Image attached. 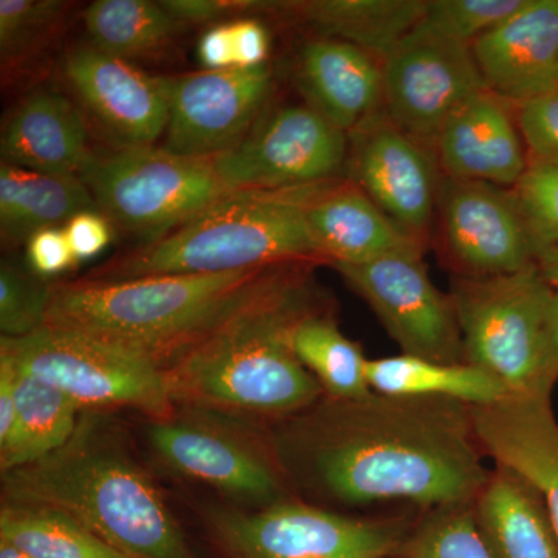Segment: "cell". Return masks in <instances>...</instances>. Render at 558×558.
Instances as JSON below:
<instances>
[{
  "mask_svg": "<svg viewBox=\"0 0 558 558\" xmlns=\"http://www.w3.org/2000/svg\"><path fill=\"white\" fill-rule=\"evenodd\" d=\"M286 481L344 506L472 502L490 475L472 409L447 399L323 396L269 444Z\"/></svg>",
  "mask_w": 558,
  "mask_h": 558,
  "instance_id": "obj_1",
  "label": "cell"
},
{
  "mask_svg": "<svg viewBox=\"0 0 558 558\" xmlns=\"http://www.w3.org/2000/svg\"><path fill=\"white\" fill-rule=\"evenodd\" d=\"M314 267H275L242 306L165 371L178 409L284 418L325 396L292 349L293 329L318 310Z\"/></svg>",
  "mask_w": 558,
  "mask_h": 558,
  "instance_id": "obj_2",
  "label": "cell"
},
{
  "mask_svg": "<svg viewBox=\"0 0 558 558\" xmlns=\"http://www.w3.org/2000/svg\"><path fill=\"white\" fill-rule=\"evenodd\" d=\"M5 502L65 513L130 558H199L119 428L84 411L64 447L2 473Z\"/></svg>",
  "mask_w": 558,
  "mask_h": 558,
  "instance_id": "obj_3",
  "label": "cell"
},
{
  "mask_svg": "<svg viewBox=\"0 0 558 558\" xmlns=\"http://www.w3.org/2000/svg\"><path fill=\"white\" fill-rule=\"evenodd\" d=\"M274 269L51 282L46 326L128 349L167 371Z\"/></svg>",
  "mask_w": 558,
  "mask_h": 558,
  "instance_id": "obj_4",
  "label": "cell"
},
{
  "mask_svg": "<svg viewBox=\"0 0 558 558\" xmlns=\"http://www.w3.org/2000/svg\"><path fill=\"white\" fill-rule=\"evenodd\" d=\"M288 264H328L312 240L293 190L241 191L87 278L216 275Z\"/></svg>",
  "mask_w": 558,
  "mask_h": 558,
  "instance_id": "obj_5",
  "label": "cell"
},
{
  "mask_svg": "<svg viewBox=\"0 0 558 558\" xmlns=\"http://www.w3.org/2000/svg\"><path fill=\"white\" fill-rule=\"evenodd\" d=\"M554 292L538 266L497 277L458 275L450 296L465 363L486 371L512 396H550L545 351Z\"/></svg>",
  "mask_w": 558,
  "mask_h": 558,
  "instance_id": "obj_6",
  "label": "cell"
},
{
  "mask_svg": "<svg viewBox=\"0 0 558 558\" xmlns=\"http://www.w3.org/2000/svg\"><path fill=\"white\" fill-rule=\"evenodd\" d=\"M80 179L110 223L145 242L159 240L234 194L215 160L179 156L163 146L94 154Z\"/></svg>",
  "mask_w": 558,
  "mask_h": 558,
  "instance_id": "obj_7",
  "label": "cell"
},
{
  "mask_svg": "<svg viewBox=\"0 0 558 558\" xmlns=\"http://www.w3.org/2000/svg\"><path fill=\"white\" fill-rule=\"evenodd\" d=\"M0 357L60 389L83 413L131 409L161 418L178 410L156 363L72 330L44 326L22 339L2 337Z\"/></svg>",
  "mask_w": 558,
  "mask_h": 558,
  "instance_id": "obj_8",
  "label": "cell"
},
{
  "mask_svg": "<svg viewBox=\"0 0 558 558\" xmlns=\"http://www.w3.org/2000/svg\"><path fill=\"white\" fill-rule=\"evenodd\" d=\"M208 537L226 558H385L398 556L413 523L357 519L288 499L263 509L213 508Z\"/></svg>",
  "mask_w": 558,
  "mask_h": 558,
  "instance_id": "obj_9",
  "label": "cell"
},
{
  "mask_svg": "<svg viewBox=\"0 0 558 558\" xmlns=\"http://www.w3.org/2000/svg\"><path fill=\"white\" fill-rule=\"evenodd\" d=\"M242 429L218 413L178 409L150 418L148 440L161 464L234 501L263 509L292 499L270 447Z\"/></svg>",
  "mask_w": 558,
  "mask_h": 558,
  "instance_id": "obj_10",
  "label": "cell"
},
{
  "mask_svg": "<svg viewBox=\"0 0 558 558\" xmlns=\"http://www.w3.org/2000/svg\"><path fill=\"white\" fill-rule=\"evenodd\" d=\"M349 137L307 105L263 117L233 149L215 157L220 179L234 193L278 191L340 178Z\"/></svg>",
  "mask_w": 558,
  "mask_h": 558,
  "instance_id": "obj_11",
  "label": "cell"
},
{
  "mask_svg": "<svg viewBox=\"0 0 558 558\" xmlns=\"http://www.w3.org/2000/svg\"><path fill=\"white\" fill-rule=\"evenodd\" d=\"M332 267L376 312L402 354L465 363L453 300L433 284L421 250Z\"/></svg>",
  "mask_w": 558,
  "mask_h": 558,
  "instance_id": "obj_12",
  "label": "cell"
},
{
  "mask_svg": "<svg viewBox=\"0 0 558 558\" xmlns=\"http://www.w3.org/2000/svg\"><path fill=\"white\" fill-rule=\"evenodd\" d=\"M388 119L435 153L454 112L487 89L470 47L418 24L381 61Z\"/></svg>",
  "mask_w": 558,
  "mask_h": 558,
  "instance_id": "obj_13",
  "label": "cell"
},
{
  "mask_svg": "<svg viewBox=\"0 0 558 558\" xmlns=\"http://www.w3.org/2000/svg\"><path fill=\"white\" fill-rule=\"evenodd\" d=\"M348 137L349 179L407 236L425 247L439 204L440 171L435 153L396 126L384 109Z\"/></svg>",
  "mask_w": 558,
  "mask_h": 558,
  "instance_id": "obj_14",
  "label": "cell"
},
{
  "mask_svg": "<svg viewBox=\"0 0 558 558\" xmlns=\"http://www.w3.org/2000/svg\"><path fill=\"white\" fill-rule=\"evenodd\" d=\"M170 83L163 148L179 156L215 159L240 145L263 119L274 73L269 64L204 70Z\"/></svg>",
  "mask_w": 558,
  "mask_h": 558,
  "instance_id": "obj_15",
  "label": "cell"
},
{
  "mask_svg": "<svg viewBox=\"0 0 558 558\" xmlns=\"http://www.w3.org/2000/svg\"><path fill=\"white\" fill-rule=\"evenodd\" d=\"M444 248L459 277H497L537 266V250L512 189L440 179Z\"/></svg>",
  "mask_w": 558,
  "mask_h": 558,
  "instance_id": "obj_16",
  "label": "cell"
},
{
  "mask_svg": "<svg viewBox=\"0 0 558 558\" xmlns=\"http://www.w3.org/2000/svg\"><path fill=\"white\" fill-rule=\"evenodd\" d=\"M64 73L92 117L119 142V148L154 146L163 137L170 116V78L149 75L92 46L70 50Z\"/></svg>",
  "mask_w": 558,
  "mask_h": 558,
  "instance_id": "obj_17",
  "label": "cell"
},
{
  "mask_svg": "<svg viewBox=\"0 0 558 558\" xmlns=\"http://www.w3.org/2000/svg\"><path fill=\"white\" fill-rule=\"evenodd\" d=\"M492 94L513 106L558 89V0H526L470 46Z\"/></svg>",
  "mask_w": 558,
  "mask_h": 558,
  "instance_id": "obj_18",
  "label": "cell"
},
{
  "mask_svg": "<svg viewBox=\"0 0 558 558\" xmlns=\"http://www.w3.org/2000/svg\"><path fill=\"white\" fill-rule=\"evenodd\" d=\"M444 178L513 189L529 167L517 106L484 89L447 121L435 145Z\"/></svg>",
  "mask_w": 558,
  "mask_h": 558,
  "instance_id": "obj_19",
  "label": "cell"
},
{
  "mask_svg": "<svg viewBox=\"0 0 558 558\" xmlns=\"http://www.w3.org/2000/svg\"><path fill=\"white\" fill-rule=\"evenodd\" d=\"M292 190L312 240L330 267L409 250L424 252L352 179L340 175Z\"/></svg>",
  "mask_w": 558,
  "mask_h": 558,
  "instance_id": "obj_20",
  "label": "cell"
},
{
  "mask_svg": "<svg viewBox=\"0 0 558 558\" xmlns=\"http://www.w3.org/2000/svg\"><path fill=\"white\" fill-rule=\"evenodd\" d=\"M472 414L481 449L538 488L558 535V422L550 396H509Z\"/></svg>",
  "mask_w": 558,
  "mask_h": 558,
  "instance_id": "obj_21",
  "label": "cell"
},
{
  "mask_svg": "<svg viewBox=\"0 0 558 558\" xmlns=\"http://www.w3.org/2000/svg\"><path fill=\"white\" fill-rule=\"evenodd\" d=\"M296 83L307 105L347 134L384 105L381 61L343 40H307L299 54Z\"/></svg>",
  "mask_w": 558,
  "mask_h": 558,
  "instance_id": "obj_22",
  "label": "cell"
},
{
  "mask_svg": "<svg viewBox=\"0 0 558 558\" xmlns=\"http://www.w3.org/2000/svg\"><path fill=\"white\" fill-rule=\"evenodd\" d=\"M2 163L57 175H78L92 159L87 128L61 92L33 90L11 113L0 142Z\"/></svg>",
  "mask_w": 558,
  "mask_h": 558,
  "instance_id": "obj_23",
  "label": "cell"
},
{
  "mask_svg": "<svg viewBox=\"0 0 558 558\" xmlns=\"http://www.w3.org/2000/svg\"><path fill=\"white\" fill-rule=\"evenodd\" d=\"M481 537L494 558H558V535L538 488L506 468L473 499Z\"/></svg>",
  "mask_w": 558,
  "mask_h": 558,
  "instance_id": "obj_24",
  "label": "cell"
},
{
  "mask_svg": "<svg viewBox=\"0 0 558 558\" xmlns=\"http://www.w3.org/2000/svg\"><path fill=\"white\" fill-rule=\"evenodd\" d=\"M421 0H307L274 3L317 33L318 38L343 40L384 61L424 20Z\"/></svg>",
  "mask_w": 558,
  "mask_h": 558,
  "instance_id": "obj_25",
  "label": "cell"
},
{
  "mask_svg": "<svg viewBox=\"0 0 558 558\" xmlns=\"http://www.w3.org/2000/svg\"><path fill=\"white\" fill-rule=\"evenodd\" d=\"M83 211L98 207L78 175L0 165V233L5 244H27L38 231L64 227Z\"/></svg>",
  "mask_w": 558,
  "mask_h": 558,
  "instance_id": "obj_26",
  "label": "cell"
},
{
  "mask_svg": "<svg viewBox=\"0 0 558 558\" xmlns=\"http://www.w3.org/2000/svg\"><path fill=\"white\" fill-rule=\"evenodd\" d=\"M371 391L396 398L447 399L470 409L509 398V389L486 371L469 363H439L400 354L368 360Z\"/></svg>",
  "mask_w": 558,
  "mask_h": 558,
  "instance_id": "obj_27",
  "label": "cell"
},
{
  "mask_svg": "<svg viewBox=\"0 0 558 558\" xmlns=\"http://www.w3.org/2000/svg\"><path fill=\"white\" fill-rule=\"evenodd\" d=\"M14 373L16 421L10 438L0 446L2 473L25 468L60 450L72 438L78 427L80 413H83L53 385L16 369Z\"/></svg>",
  "mask_w": 558,
  "mask_h": 558,
  "instance_id": "obj_28",
  "label": "cell"
},
{
  "mask_svg": "<svg viewBox=\"0 0 558 558\" xmlns=\"http://www.w3.org/2000/svg\"><path fill=\"white\" fill-rule=\"evenodd\" d=\"M90 46L132 61L153 58L167 50L182 22L160 2L149 0H97L84 11Z\"/></svg>",
  "mask_w": 558,
  "mask_h": 558,
  "instance_id": "obj_29",
  "label": "cell"
},
{
  "mask_svg": "<svg viewBox=\"0 0 558 558\" xmlns=\"http://www.w3.org/2000/svg\"><path fill=\"white\" fill-rule=\"evenodd\" d=\"M292 349L325 396L348 400L373 392L366 377L368 359L355 341L341 332L330 315L317 310L301 318L293 329Z\"/></svg>",
  "mask_w": 558,
  "mask_h": 558,
  "instance_id": "obj_30",
  "label": "cell"
},
{
  "mask_svg": "<svg viewBox=\"0 0 558 558\" xmlns=\"http://www.w3.org/2000/svg\"><path fill=\"white\" fill-rule=\"evenodd\" d=\"M0 539L35 558H130L65 513L2 501Z\"/></svg>",
  "mask_w": 558,
  "mask_h": 558,
  "instance_id": "obj_31",
  "label": "cell"
},
{
  "mask_svg": "<svg viewBox=\"0 0 558 558\" xmlns=\"http://www.w3.org/2000/svg\"><path fill=\"white\" fill-rule=\"evenodd\" d=\"M399 558H494L476 526L473 501L429 509L411 527Z\"/></svg>",
  "mask_w": 558,
  "mask_h": 558,
  "instance_id": "obj_32",
  "label": "cell"
},
{
  "mask_svg": "<svg viewBox=\"0 0 558 558\" xmlns=\"http://www.w3.org/2000/svg\"><path fill=\"white\" fill-rule=\"evenodd\" d=\"M57 0H0V54L3 69L31 60L57 35L65 11Z\"/></svg>",
  "mask_w": 558,
  "mask_h": 558,
  "instance_id": "obj_33",
  "label": "cell"
},
{
  "mask_svg": "<svg viewBox=\"0 0 558 558\" xmlns=\"http://www.w3.org/2000/svg\"><path fill=\"white\" fill-rule=\"evenodd\" d=\"M51 284L3 260L0 267V330L7 339L32 336L46 326Z\"/></svg>",
  "mask_w": 558,
  "mask_h": 558,
  "instance_id": "obj_34",
  "label": "cell"
},
{
  "mask_svg": "<svg viewBox=\"0 0 558 558\" xmlns=\"http://www.w3.org/2000/svg\"><path fill=\"white\" fill-rule=\"evenodd\" d=\"M524 3L526 0H429L422 24L444 38L470 47Z\"/></svg>",
  "mask_w": 558,
  "mask_h": 558,
  "instance_id": "obj_35",
  "label": "cell"
},
{
  "mask_svg": "<svg viewBox=\"0 0 558 558\" xmlns=\"http://www.w3.org/2000/svg\"><path fill=\"white\" fill-rule=\"evenodd\" d=\"M513 196L539 253L558 247V165L529 160Z\"/></svg>",
  "mask_w": 558,
  "mask_h": 558,
  "instance_id": "obj_36",
  "label": "cell"
},
{
  "mask_svg": "<svg viewBox=\"0 0 558 558\" xmlns=\"http://www.w3.org/2000/svg\"><path fill=\"white\" fill-rule=\"evenodd\" d=\"M529 160L558 165V89L517 108Z\"/></svg>",
  "mask_w": 558,
  "mask_h": 558,
  "instance_id": "obj_37",
  "label": "cell"
},
{
  "mask_svg": "<svg viewBox=\"0 0 558 558\" xmlns=\"http://www.w3.org/2000/svg\"><path fill=\"white\" fill-rule=\"evenodd\" d=\"M27 259L33 274L40 278L54 277L78 263L70 248L64 227L40 230L33 234L27 242Z\"/></svg>",
  "mask_w": 558,
  "mask_h": 558,
  "instance_id": "obj_38",
  "label": "cell"
},
{
  "mask_svg": "<svg viewBox=\"0 0 558 558\" xmlns=\"http://www.w3.org/2000/svg\"><path fill=\"white\" fill-rule=\"evenodd\" d=\"M174 20L205 24V22H218L229 20L231 16L270 9V3L245 2V0H165L160 2Z\"/></svg>",
  "mask_w": 558,
  "mask_h": 558,
  "instance_id": "obj_39",
  "label": "cell"
},
{
  "mask_svg": "<svg viewBox=\"0 0 558 558\" xmlns=\"http://www.w3.org/2000/svg\"><path fill=\"white\" fill-rule=\"evenodd\" d=\"M64 231L78 263L100 255L112 240L110 222L100 211L78 213L65 223Z\"/></svg>",
  "mask_w": 558,
  "mask_h": 558,
  "instance_id": "obj_40",
  "label": "cell"
},
{
  "mask_svg": "<svg viewBox=\"0 0 558 558\" xmlns=\"http://www.w3.org/2000/svg\"><path fill=\"white\" fill-rule=\"evenodd\" d=\"M234 69H255L267 64L270 36L266 25L255 17H238L230 22Z\"/></svg>",
  "mask_w": 558,
  "mask_h": 558,
  "instance_id": "obj_41",
  "label": "cell"
},
{
  "mask_svg": "<svg viewBox=\"0 0 558 558\" xmlns=\"http://www.w3.org/2000/svg\"><path fill=\"white\" fill-rule=\"evenodd\" d=\"M199 60L205 70L234 69L230 22L215 25L205 32L199 43Z\"/></svg>",
  "mask_w": 558,
  "mask_h": 558,
  "instance_id": "obj_42",
  "label": "cell"
},
{
  "mask_svg": "<svg viewBox=\"0 0 558 558\" xmlns=\"http://www.w3.org/2000/svg\"><path fill=\"white\" fill-rule=\"evenodd\" d=\"M16 421V373L0 359V446L7 442Z\"/></svg>",
  "mask_w": 558,
  "mask_h": 558,
  "instance_id": "obj_43",
  "label": "cell"
},
{
  "mask_svg": "<svg viewBox=\"0 0 558 558\" xmlns=\"http://www.w3.org/2000/svg\"><path fill=\"white\" fill-rule=\"evenodd\" d=\"M558 380V289L550 301L548 330H546L545 384L553 389Z\"/></svg>",
  "mask_w": 558,
  "mask_h": 558,
  "instance_id": "obj_44",
  "label": "cell"
},
{
  "mask_svg": "<svg viewBox=\"0 0 558 558\" xmlns=\"http://www.w3.org/2000/svg\"><path fill=\"white\" fill-rule=\"evenodd\" d=\"M537 266L543 277L546 278V281H548L554 289H558V247L545 250V252L539 253Z\"/></svg>",
  "mask_w": 558,
  "mask_h": 558,
  "instance_id": "obj_45",
  "label": "cell"
},
{
  "mask_svg": "<svg viewBox=\"0 0 558 558\" xmlns=\"http://www.w3.org/2000/svg\"><path fill=\"white\" fill-rule=\"evenodd\" d=\"M0 558H35L31 554L25 553L17 548V546L11 545L5 539H0Z\"/></svg>",
  "mask_w": 558,
  "mask_h": 558,
  "instance_id": "obj_46",
  "label": "cell"
},
{
  "mask_svg": "<svg viewBox=\"0 0 558 558\" xmlns=\"http://www.w3.org/2000/svg\"><path fill=\"white\" fill-rule=\"evenodd\" d=\"M385 558H392V557H385Z\"/></svg>",
  "mask_w": 558,
  "mask_h": 558,
  "instance_id": "obj_47",
  "label": "cell"
}]
</instances>
